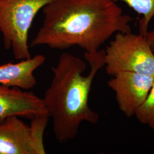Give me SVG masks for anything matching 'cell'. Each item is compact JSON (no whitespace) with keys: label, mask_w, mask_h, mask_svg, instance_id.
<instances>
[{"label":"cell","mask_w":154,"mask_h":154,"mask_svg":"<svg viewBox=\"0 0 154 154\" xmlns=\"http://www.w3.org/2000/svg\"><path fill=\"white\" fill-rule=\"evenodd\" d=\"M30 46L64 50L77 46L93 53L114 33L131 32L133 20L114 0H53Z\"/></svg>","instance_id":"1"},{"label":"cell","mask_w":154,"mask_h":154,"mask_svg":"<svg viewBox=\"0 0 154 154\" xmlns=\"http://www.w3.org/2000/svg\"><path fill=\"white\" fill-rule=\"evenodd\" d=\"M90 66L87 75L86 63L79 57L64 52L58 63L52 67L53 76L42 98L53 123L57 140L66 143L76 137L83 122L97 123L98 113L88 105V98L94 78L105 66V50L85 53Z\"/></svg>","instance_id":"2"},{"label":"cell","mask_w":154,"mask_h":154,"mask_svg":"<svg viewBox=\"0 0 154 154\" xmlns=\"http://www.w3.org/2000/svg\"><path fill=\"white\" fill-rule=\"evenodd\" d=\"M53 0H0V31L17 60L32 57L28 34L34 18Z\"/></svg>","instance_id":"3"},{"label":"cell","mask_w":154,"mask_h":154,"mask_svg":"<svg viewBox=\"0 0 154 154\" xmlns=\"http://www.w3.org/2000/svg\"><path fill=\"white\" fill-rule=\"evenodd\" d=\"M106 71L136 72L154 77V54L144 36L132 32L116 33L105 50Z\"/></svg>","instance_id":"4"},{"label":"cell","mask_w":154,"mask_h":154,"mask_svg":"<svg viewBox=\"0 0 154 154\" xmlns=\"http://www.w3.org/2000/svg\"><path fill=\"white\" fill-rule=\"evenodd\" d=\"M13 116L0 122V154H45L44 133L48 114L36 116L30 125Z\"/></svg>","instance_id":"5"},{"label":"cell","mask_w":154,"mask_h":154,"mask_svg":"<svg viewBox=\"0 0 154 154\" xmlns=\"http://www.w3.org/2000/svg\"><path fill=\"white\" fill-rule=\"evenodd\" d=\"M112 77L107 84L115 92L119 109L127 117L135 116L149 95L154 77L127 72Z\"/></svg>","instance_id":"6"},{"label":"cell","mask_w":154,"mask_h":154,"mask_svg":"<svg viewBox=\"0 0 154 154\" xmlns=\"http://www.w3.org/2000/svg\"><path fill=\"white\" fill-rule=\"evenodd\" d=\"M48 114L42 98L32 92L0 84V122L13 116L32 119Z\"/></svg>","instance_id":"7"},{"label":"cell","mask_w":154,"mask_h":154,"mask_svg":"<svg viewBox=\"0 0 154 154\" xmlns=\"http://www.w3.org/2000/svg\"><path fill=\"white\" fill-rule=\"evenodd\" d=\"M46 61L44 55L37 54L17 63L0 65V84L28 90L37 84L34 72Z\"/></svg>","instance_id":"8"},{"label":"cell","mask_w":154,"mask_h":154,"mask_svg":"<svg viewBox=\"0 0 154 154\" xmlns=\"http://www.w3.org/2000/svg\"><path fill=\"white\" fill-rule=\"evenodd\" d=\"M126 3L142 18L139 21V34L145 36L149 22L154 17V0H114Z\"/></svg>","instance_id":"9"},{"label":"cell","mask_w":154,"mask_h":154,"mask_svg":"<svg viewBox=\"0 0 154 154\" xmlns=\"http://www.w3.org/2000/svg\"><path fill=\"white\" fill-rule=\"evenodd\" d=\"M135 116L139 121L154 131V78L149 95Z\"/></svg>","instance_id":"10"},{"label":"cell","mask_w":154,"mask_h":154,"mask_svg":"<svg viewBox=\"0 0 154 154\" xmlns=\"http://www.w3.org/2000/svg\"><path fill=\"white\" fill-rule=\"evenodd\" d=\"M144 38L146 39L150 49H151L154 54V30L149 32H148L146 33Z\"/></svg>","instance_id":"11"}]
</instances>
